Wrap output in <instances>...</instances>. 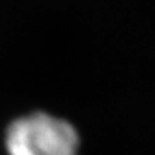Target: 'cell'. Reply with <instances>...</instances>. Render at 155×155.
<instances>
[{
  "mask_svg": "<svg viewBox=\"0 0 155 155\" xmlns=\"http://www.w3.org/2000/svg\"><path fill=\"white\" fill-rule=\"evenodd\" d=\"M8 155H79V134L66 119L36 110L17 117L7 125Z\"/></svg>",
  "mask_w": 155,
  "mask_h": 155,
  "instance_id": "cell-1",
  "label": "cell"
}]
</instances>
